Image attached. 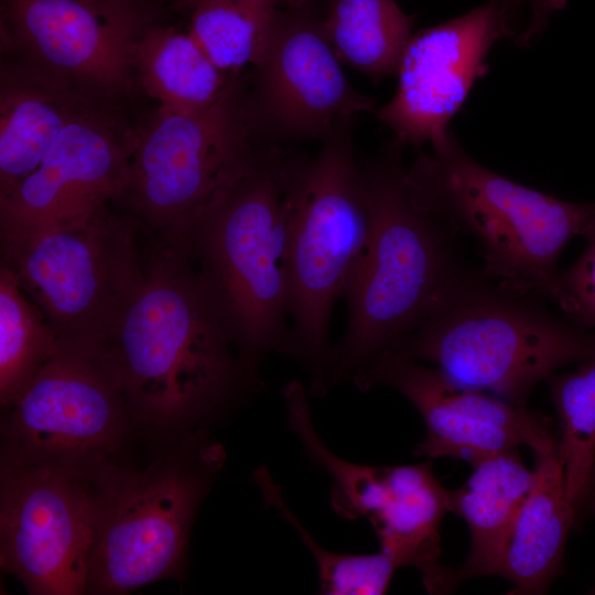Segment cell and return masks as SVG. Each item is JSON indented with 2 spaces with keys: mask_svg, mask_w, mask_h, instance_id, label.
Returning a JSON list of instances; mask_svg holds the SVG:
<instances>
[{
  "mask_svg": "<svg viewBox=\"0 0 595 595\" xmlns=\"http://www.w3.org/2000/svg\"><path fill=\"white\" fill-rule=\"evenodd\" d=\"M96 101L10 58L0 75V194L31 173L58 136Z\"/></svg>",
  "mask_w": 595,
  "mask_h": 595,
  "instance_id": "obj_17",
  "label": "cell"
},
{
  "mask_svg": "<svg viewBox=\"0 0 595 595\" xmlns=\"http://www.w3.org/2000/svg\"><path fill=\"white\" fill-rule=\"evenodd\" d=\"M94 343L134 421L156 429L192 426L263 386L177 231L149 235L139 277Z\"/></svg>",
  "mask_w": 595,
  "mask_h": 595,
  "instance_id": "obj_1",
  "label": "cell"
},
{
  "mask_svg": "<svg viewBox=\"0 0 595 595\" xmlns=\"http://www.w3.org/2000/svg\"><path fill=\"white\" fill-rule=\"evenodd\" d=\"M412 194L466 237L482 271L501 288L561 303L559 257L575 237L595 235V203H572L526 187L480 165L454 134L442 151L404 167Z\"/></svg>",
  "mask_w": 595,
  "mask_h": 595,
  "instance_id": "obj_4",
  "label": "cell"
},
{
  "mask_svg": "<svg viewBox=\"0 0 595 595\" xmlns=\"http://www.w3.org/2000/svg\"><path fill=\"white\" fill-rule=\"evenodd\" d=\"M502 36L510 31L494 0L412 35L398 68L396 95L375 110L394 141L403 148L430 142L433 151L444 150L453 137L452 117L486 74L487 53Z\"/></svg>",
  "mask_w": 595,
  "mask_h": 595,
  "instance_id": "obj_14",
  "label": "cell"
},
{
  "mask_svg": "<svg viewBox=\"0 0 595 595\" xmlns=\"http://www.w3.org/2000/svg\"><path fill=\"white\" fill-rule=\"evenodd\" d=\"M139 220L110 202L1 238L8 266L60 339L99 340L139 277Z\"/></svg>",
  "mask_w": 595,
  "mask_h": 595,
  "instance_id": "obj_9",
  "label": "cell"
},
{
  "mask_svg": "<svg viewBox=\"0 0 595 595\" xmlns=\"http://www.w3.org/2000/svg\"><path fill=\"white\" fill-rule=\"evenodd\" d=\"M266 502L300 534L311 551L318 572L320 593L326 595H381L390 585L398 563L380 550L371 554H344L322 548L285 504L278 484L266 467L255 472Z\"/></svg>",
  "mask_w": 595,
  "mask_h": 595,
  "instance_id": "obj_26",
  "label": "cell"
},
{
  "mask_svg": "<svg viewBox=\"0 0 595 595\" xmlns=\"http://www.w3.org/2000/svg\"><path fill=\"white\" fill-rule=\"evenodd\" d=\"M517 450L475 461L467 480L450 490L451 512L466 522L470 534L466 561L455 570L457 583L497 573L513 521L534 480L533 469Z\"/></svg>",
  "mask_w": 595,
  "mask_h": 595,
  "instance_id": "obj_20",
  "label": "cell"
},
{
  "mask_svg": "<svg viewBox=\"0 0 595 595\" xmlns=\"http://www.w3.org/2000/svg\"><path fill=\"white\" fill-rule=\"evenodd\" d=\"M191 9L188 33L214 65L228 76L262 62L274 25L269 0H184Z\"/></svg>",
  "mask_w": 595,
  "mask_h": 595,
  "instance_id": "obj_25",
  "label": "cell"
},
{
  "mask_svg": "<svg viewBox=\"0 0 595 595\" xmlns=\"http://www.w3.org/2000/svg\"><path fill=\"white\" fill-rule=\"evenodd\" d=\"M153 22L139 0H1L10 58L104 104L137 84L134 52Z\"/></svg>",
  "mask_w": 595,
  "mask_h": 595,
  "instance_id": "obj_11",
  "label": "cell"
},
{
  "mask_svg": "<svg viewBox=\"0 0 595 595\" xmlns=\"http://www.w3.org/2000/svg\"><path fill=\"white\" fill-rule=\"evenodd\" d=\"M136 133L113 104L78 117L31 173L0 194L1 238L121 198Z\"/></svg>",
  "mask_w": 595,
  "mask_h": 595,
  "instance_id": "obj_15",
  "label": "cell"
},
{
  "mask_svg": "<svg viewBox=\"0 0 595 595\" xmlns=\"http://www.w3.org/2000/svg\"><path fill=\"white\" fill-rule=\"evenodd\" d=\"M61 342L18 275L1 263L0 403L6 411L54 356Z\"/></svg>",
  "mask_w": 595,
  "mask_h": 595,
  "instance_id": "obj_24",
  "label": "cell"
},
{
  "mask_svg": "<svg viewBox=\"0 0 595 595\" xmlns=\"http://www.w3.org/2000/svg\"><path fill=\"white\" fill-rule=\"evenodd\" d=\"M565 493L577 517L595 506V357L548 379Z\"/></svg>",
  "mask_w": 595,
  "mask_h": 595,
  "instance_id": "obj_23",
  "label": "cell"
},
{
  "mask_svg": "<svg viewBox=\"0 0 595 595\" xmlns=\"http://www.w3.org/2000/svg\"><path fill=\"white\" fill-rule=\"evenodd\" d=\"M256 108L274 137L322 139L338 123L375 111V100L345 77L322 20L305 7L277 10L256 67Z\"/></svg>",
  "mask_w": 595,
  "mask_h": 595,
  "instance_id": "obj_16",
  "label": "cell"
},
{
  "mask_svg": "<svg viewBox=\"0 0 595 595\" xmlns=\"http://www.w3.org/2000/svg\"><path fill=\"white\" fill-rule=\"evenodd\" d=\"M578 259L561 273L562 299L559 307L573 324L595 326V235Z\"/></svg>",
  "mask_w": 595,
  "mask_h": 595,
  "instance_id": "obj_27",
  "label": "cell"
},
{
  "mask_svg": "<svg viewBox=\"0 0 595 595\" xmlns=\"http://www.w3.org/2000/svg\"><path fill=\"white\" fill-rule=\"evenodd\" d=\"M322 25L339 61L374 82L398 73L413 35L396 0H328Z\"/></svg>",
  "mask_w": 595,
  "mask_h": 595,
  "instance_id": "obj_22",
  "label": "cell"
},
{
  "mask_svg": "<svg viewBox=\"0 0 595 595\" xmlns=\"http://www.w3.org/2000/svg\"><path fill=\"white\" fill-rule=\"evenodd\" d=\"M353 120L334 127L313 158L295 155L286 186L289 205V357L311 375L312 388L329 386L334 305L363 259L370 209L355 152Z\"/></svg>",
  "mask_w": 595,
  "mask_h": 595,
  "instance_id": "obj_6",
  "label": "cell"
},
{
  "mask_svg": "<svg viewBox=\"0 0 595 595\" xmlns=\"http://www.w3.org/2000/svg\"><path fill=\"white\" fill-rule=\"evenodd\" d=\"M132 421L95 343L62 339L54 356L7 410L1 458L90 468L115 459Z\"/></svg>",
  "mask_w": 595,
  "mask_h": 595,
  "instance_id": "obj_10",
  "label": "cell"
},
{
  "mask_svg": "<svg viewBox=\"0 0 595 595\" xmlns=\"http://www.w3.org/2000/svg\"><path fill=\"white\" fill-rule=\"evenodd\" d=\"M353 383L361 391L388 386L414 405L425 425V436L415 450L421 457L472 464L519 446H528L532 454L558 446L556 433L543 414L456 385L436 368L392 350L380 355Z\"/></svg>",
  "mask_w": 595,
  "mask_h": 595,
  "instance_id": "obj_13",
  "label": "cell"
},
{
  "mask_svg": "<svg viewBox=\"0 0 595 595\" xmlns=\"http://www.w3.org/2000/svg\"><path fill=\"white\" fill-rule=\"evenodd\" d=\"M137 84L159 107L194 113L212 107L231 80L186 32L152 23L134 52Z\"/></svg>",
  "mask_w": 595,
  "mask_h": 595,
  "instance_id": "obj_21",
  "label": "cell"
},
{
  "mask_svg": "<svg viewBox=\"0 0 595 595\" xmlns=\"http://www.w3.org/2000/svg\"><path fill=\"white\" fill-rule=\"evenodd\" d=\"M275 4L279 2L285 3L288 7H305L307 3H310L312 0H269Z\"/></svg>",
  "mask_w": 595,
  "mask_h": 595,
  "instance_id": "obj_29",
  "label": "cell"
},
{
  "mask_svg": "<svg viewBox=\"0 0 595 595\" xmlns=\"http://www.w3.org/2000/svg\"><path fill=\"white\" fill-rule=\"evenodd\" d=\"M506 18L510 36L527 46L547 28L552 14L564 8L565 0H494Z\"/></svg>",
  "mask_w": 595,
  "mask_h": 595,
  "instance_id": "obj_28",
  "label": "cell"
},
{
  "mask_svg": "<svg viewBox=\"0 0 595 595\" xmlns=\"http://www.w3.org/2000/svg\"><path fill=\"white\" fill-rule=\"evenodd\" d=\"M294 158L278 147L176 230L257 368L270 354H290L286 186Z\"/></svg>",
  "mask_w": 595,
  "mask_h": 595,
  "instance_id": "obj_3",
  "label": "cell"
},
{
  "mask_svg": "<svg viewBox=\"0 0 595 595\" xmlns=\"http://www.w3.org/2000/svg\"><path fill=\"white\" fill-rule=\"evenodd\" d=\"M534 480L511 527L496 575L516 594L547 592L562 572L569 533L577 512L566 497L558 446L533 454Z\"/></svg>",
  "mask_w": 595,
  "mask_h": 595,
  "instance_id": "obj_18",
  "label": "cell"
},
{
  "mask_svg": "<svg viewBox=\"0 0 595 595\" xmlns=\"http://www.w3.org/2000/svg\"><path fill=\"white\" fill-rule=\"evenodd\" d=\"M394 140L361 162L370 235L346 290L347 324L333 346L329 386L353 380L398 340L420 327L470 269L458 236L404 181Z\"/></svg>",
  "mask_w": 595,
  "mask_h": 595,
  "instance_id": "obj_2",
  "label": "cell"
},
{
  "mask_svg": "<svg viewBox=\"0 0 595 595\" xmlns=\"http://www.w3.org/2000/svg\"><path fill=\"white\" fill-rule=\"evenodd\" d=\"M469 270L420 327L389 350L429 363L452 382L527 407L534 387L595 357V333Z\"/></svg>",
  "mask_w": 595,
  "mask_h": 595,
  "instance_id": "obj_5",
  "label": "cell"
},
{
  "mask_svg": "<svg viewBox=\"0 0 595 595\" xmlns=\"http://www.w3.org/2000/svg\"><path fill=\"white\" fill-rule=\"evenodd\" d=\"M393 497L371 526L380 550L399 566H413L425 589L445 594L458 584L455 570L441 564L440 528L451 512L450 490L435 478L429 463L391 466Z\"/></svg>",
  "mask_w": 595,
  "mask_h": 595,
  "instance_id": "obj_19",
  "label": "cell"
},
{
  "mask_svg": "<svg viewBox=\"0 0 595 595\" xmlns=\"http://www.w3.org/2000/svg\"><path fill=\"white\" fill-rule=\"evenodd\" d=\"M115 459L89 470L93 524L86 594H126L181 577L195 516L225 453L195 433L142 470Z\"/></svg>",
  "mask_w": 595,
  "mask_h": 595,
  "instance_id": "obj_7",
  "label": "cell"
},
{
  "mask_svg": "<svg viewBox=\"0 0 595 595\" xmlns=\"http://www.w3.org/2000/svg\"><path fill=\"white\" fill-rule=\"evenodd\" d=\"M592 593L595 594V586L593 587Z\"/></svg>",
  "mask_w": 595,
  "mask_h": 595,
  "instance_id": "obj_30",
  "label": "cell"
},
{
  "mask_svg": "<svg viewBox=\"0 0 595 595\" xmlns=\"http://www.w3.org/2000/svg\"><path fill=\"white\" fill-rule=\"evenodd\" d=\"M264 136L274 137L253 97L240 91L238 76L203 111L159 107L137 130L121 199L148 234L180 230L279 147Z\"/></svg>",
  "mask_w": 595,
  "mask_h": 595,
  "instance_id": "obj_8",
  "label": "cell"
},
{
  "mask_svg": "<svg viewBox=\"0 0 595 595\" xmlns=\"http://www.w3.org/2000/svg\"><path fill=\"white\" fill-rule=\"evenodd\" d=\"M90 468L1 458L0 565L32 595L87 592Z\"/></svg>",
  "mask_w": 595,
  "mask_h": 595,
  "instance_id": "obj_12",
  "label": "cell"
}]
</instances>
